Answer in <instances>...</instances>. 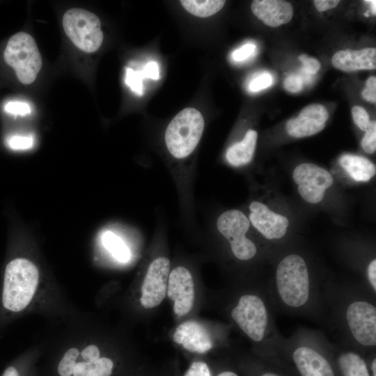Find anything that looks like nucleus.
<instances>
[{
	"mask_svg": "<svg viewBox=\"0 0 376 376\" xmlns=\"http://www.w3.org/2000/svg\"><path fill=\"white\" fill-rule=\"evenodd\" d=\"M39 273L36 266L25 258H16L6 266L2 303L11 311L18 312L31 302L36 290Z\"/></svg>",
	"mask_w": 376,
	"mask_h": 376,
	"instance_id": "f257e3e1",
	"label": "nucleus"
},
{
	"mask_svg": "<svg viewBox=\"0 0 376 376\" xmlns=\"http://www.w3.org/2000/svg\"><path fill=\"white\" fill-rule=\"evenodd\" d=\"M204 126V118L197 109L188 107L180 111L165 132V143L170 154L176 159L188 157L198 146Z\"/></svg>",
	"mask_w": 376,
	"mask_h": 376,
	"instance_id": "f03ea898",
	"label": "nucleus"
},
{
	"mask_svg": "<svg viewBox=\"0 0 376 376\" xmlns=\"http://www.w3.org/2000/svg\"><path fill=\"white\" fill-rule=\"evenodd\" d=\"M276 282L279 295L288 306L299 307L308 301V272L304 258L299 255H288L279 263Z\"/></svg>",
	"mask_w": 376,
	"mask_h": 376,
	"instance_id": "7ed1b4c3",
	"label": "nucleus"
},
{
	"mask_svg": "<svg viewBox=\"0 0 376 376\" xmlns=\"http://www.w3.org/2000/svg\"><path fill=\"white\" fill-rule=\"evenodd\" d=\"M3 59L15 70L18 80L26 85L35 81L42 63L35 40L25 32H18L10 37Z\"/></svg>",
	"mask_w": 376,
	"mask_h": 376,
	"instance_id": "20e7f679",
	"label": "nucleus"
},
{
	"mask_svg": "<svg viewBox=\"0 0 376 376\" xmlns=\"http://www.w3.org/2000/svg\"><path fill=\"white\" fill-rule=\"evenodd\" d=\"M65 33L79 49L93 53L99 49L103 42V33L99 17L82 9L68 10L63 17Z\"/></svg>",
	"mask_w": 376,
	"mask_h": 376,
	"instance_id": "39448f33",
	"label": "nucleus"
},
{
	"mask_svg": "<svg viewBox=\"0 0 376 376\" xmlns=\"http://www.w3.org/2000/svg\"><path fill=\"white\" fill-rule=\"evenodd\" d=\"M250 226L247 217L240 210H229L217 219L219 232L230 242L234 256L242 260H248L257 252L255 244L246 237Z\"/></svg>",
	"mask_w": 376,
	"mask_h": 376,
	"instance_id": "423d86ee",
	"label": "nucleus"
},
{
	"mask_svg": "<svg viewBox=\"0 0 376 376\" xmlns=\"http://www.w3.org/2000/svg\"><path fill=\"white\" fill-rule=\"evenodd\" d=\"M231 317L251 340L264 338L267 326V312L263 300L255 295H242L231 311Z\"/></svg>",
	"mask_w": 376,
	"mask_h": 376,
	"instance_id": "0eeeda50",
	"label": "nucleus"
},
{
	"mask_svg": "<svg viewBox=\"0 0 376 376\" xmlns=\"http://www.w3.org/2000/svg\"><path fill=\"white\" fill-rule=\"evenodd\" d=\"M292 177L298 185V192L306 202H321L325 191L334 183V178L326 169L312 163H303L295 167Z\"/></svg>",
	"mask_w": 376,
	"mask_h": 376,
	"instance_id": "6e6552de",
	"label": "nucleus"
},
{
	"mask_svg": "<svg viewBox=\"0 0 376 376\" xmlns=\"http://www.w3.org/2000/svg\"><path fill=\"white\" fill-rule=\"evenodd\" d=\"M169 273L170 261L167 258L158 257L150 263L141 286L140 301L145 308H155L164 300Z\"/></svg>",
	"mask_w": 376,
	"mask_h": 376,
	"instance_id": "1a4fd4ad",
	"label": "nucleus"
},
{
	"mask_svg": "<svg viewBox=\"0 0 376 376\" xmlns=\"http://www.w3.org/2000/svg\"><path fill=\"white\" fill-rule=\"evenodd\" d=\"M349 328L360 344L376 345V308L366 301H356L350 304L346 312Z\"/></svg>",
	"mask_w": 376,
	"mask_h": 376,
	"instance_id": "9d476101",
	"label": "nucleus"
},
{
	"mask_svg": "<svg viewBox=\"0 0 376 376\" xmlns=\"http://www.w3.org/2000/svg\"><path fill=\"white\" fill-rule=\"evenodd\" d=\"M166 295L174 303V313L179 317L191 309L195 291L192 275L185 267L179 266L169 273Z\"/></svg>",
	"mask_w": 376,
	"mask_h": 376,
	"instance_id": "9b49d317",
	"label": "nucleus"
},
{
	"mask_svg": "<svg viewBox=\"0 0 376 376\" xmlns=\"http://www.w3.org/2000/svg\"><path fill=\"white\" fill-rule=\"evenodd\" d=\"M249 221L267 239H280L287 231L288 219L271 210L265 204L253 201L249 205Z\"/></svg>",
	"mask_w": 376,
	"mask_h": 376,
	"instance_id": "f8f14e48",
	"label": "nucleus"
},
{
	"mask_svg": "<svg viewBox=\"0 0 376 376\" xmlns=\"http://www.w3.org/2000/svg\"><path fill=\"white\" fill-rule=\"evenodd\" d=\"M328 118L329 113L323 105L313 104L304 108L297 118L290 119L285 129L295 138L309 136L322 131Z\"/></svg>",
	"mask_w": 376,
	"mask_h": 376,
	"instance_id": "ddd939ff",
	"label": "nucleus"
},
{
	"mask_svg": "<svg viewBox=\"0 0 376 376\" xmlns=\"http://www.w3.org/2000/svg\"><path fill=\"white\" fill-rule=\"evenodd\" d=\"M173 339L175 343L192 352L203 354L212 347V342L206 329L194 320L180 324L175 329Z\"/></svg>",
	"mask_w": 376,
	"mask_h": 376,
	"instance_id": "4468645a",
	"label": "nucleus"
},
{
	"mask_svg": "<svg viewBox=\"0 0 376 376\" xmlns=\"http://www.w3.org/2000/svg\"><path fill=\"white\" fill-rule=\"evenodd\" d=\"M251 9L259 19L272 27L288 23L293 16L291 3L283 0H254Z\"/></svg>",
	"mask_w": 376,
	"mask_h": 376,
	"instance_id": "2eb2a0df",
	"label": "nucleus"
},
{
	"mask_svg": "<svg viewBox=\"0 0 376 376\" xmlns=\"http://www.w3.org/2000/svg\"><path fill=\"white\" fill-rule=\"evenodd\" d=\"M331 62L338 70L346 72L376 68V49H345L334 54Z\"/></svg>",
	"mask_w": 376,
	"mask_h": 376,
	"instance_id": "dca6fc26",
	"label": "nucleus"
},
{
	"mask_svg": "<svg viewBox=\"0 0 376 376\" xmlns=\"http://www.w3.org/2000/svg\"><path fill=\"white\" fill-rule=\"evenodd\" d=\"M293 360L301 376H334L327 360L308 347L297 348Z\"/></svg>",
	"mask_w": 376,
	"mask_h": 376,
	"instance_id": "f3484780",
	"label": "nucleus"
},
{
	"mask_svg": "<svg viewBox=\"0 0 376 376\" xmlns=\"http://www.w3.org/2000/svg\"><path fill=\"white\" fill-rule=\"evenodd\" d=\"M339 162L349 175L357 182H368L376 173L375 165L362 156L345 154L340 157Z\"/></svg>",
	"mask_w": 376,
	"mask_h": 376,
	"instance_id": "a211bd4d",
	"label": "nucleus"
},
{
	"mask_svg": "<svg viewBox=\"0 0 376 376\" xmlns=\"http://www.w3.org/2000/svg\"><path fill=\"white\" fill-rule=\"evenodd\" d=\"M256 131L249 130L242 141L232 145L226 151L228 162L233 166H240L249 163L254 154L257 141Z\"/></svg>",
	"mask_w": 376,
	"mask_h": 376,
	"instance_id": "6ab92c4d",
	"label": "nucleus"
},
{
	"mask_svg": "<svg viewBox=\"0 0 376 376\" xmlns=\"http://www.w3.org/2000/svg\"><path fill=\"white\" fill-rule=\"evenodd\" d=\"M338 363L343 376H370L366 362L354 352L341 354Z\"/></svg>",
	"mask_w": 376,
	"mask_h": 376,
	"instance_id": "aec40b11",
	"label": "nucleus"
},
{
	"mask_svg": "<svg viewBox=\"0 0 376 376\" xmlns=\"http://www.w3.org/2000/svg\"><path fill=\"white\" fill-rule=\"evenodd\" d=\"M111 359L102 357L91 362H79L76 364L74 376H110L113 368Z\"/></svg>",
	"mask_w": 376,
	"mask_h": 376,
	"instance_id": "412c9836",
	"label": "nucleus"
},
{
	"mask_svg": "<svg viewBox=\"0 0 376 376\" xmlns=\"http://www.w3.org/2000/svg\"><path fill=\"white\" fill-rule=\"evenodd\" d=\"M182 6L189 13L200 17H207L219 12L225 5L223 0H182Z\"/></svg>",
	"mask_w": 376,
	"mask_h": 376,
	"instance_id": "4be33fe9",
	"label": "nucleus"
},
{
	"mask_svg": "<svg viewBox=\"0 0 376 376\" xmlns=\"http://www.w3.org/2000/svg\"><path fill=\"white\" fill-rule=\"evenodd\" d=\"M104 247L118 261L127 263L130 259V251L124 241L111 230H106L102 235Z\"/></svg>",
	"mask_w": 376,
	"mask_h": 376,
	"instance_id": "5701e85b",
	"label": "nucleus"
},
{
	"mask_svg": "<svg viewBox=\"0 0 376 376\" xmlns=\"http://www.w3.org/2000/svg\"><path fill=\"white\" fill-rule=\"evenodd\" d=\"M78 355L79 351L75 347L69 349L65 353L58 366V373L60 376H70L73 374Z\"/></svg>",
	"mask_w": 376,
	"mask_h": 376,
	"instance_id": "b1692460",
	"label": "nucleus"
},
{
	"mask_svg": "<svg viewBox=\"0 0 376 376\" xmlns=\"http://www.w3.org/2000/svg\"><path fill=\"white\" fill-rule=\"evenodd\" d=\"M146 79L143 70L135 71L132 68H126L125 84L138 95H143V80Z\"/></svg>",
	"mask_w": 376,
	"mask_h": 376,
	"instance_id": "393cba45",
	"label": "nucleus"
},
{
	"mask_svg": "<svg viewBox=\"0 0 376 376\" xmlns=\"http://www.w3.org/2000/svg\"><path fill=\"white\" fill-rule=\"evenodd\" d=\"M366 133L361 140V147L363 150L372 154L376 150V122L370 121Z\"/></svg>",
	"mask_w": 376,
	"mask_h": 376,
	"instance_id": "a878e982",
	"label": "nucleus"
},
{
	"mask_svg": "<svg viewBox=\"0 0 376 376\" xmlns=\"http://www.w3.org/2000/svg\"><path fill=\"white\" fill-rule=\"evenodd\" d=\"M33 139L31 135H14L7 139L8 146L13 150H23L32 147Z\"/></svg>",
	"mask_w": 376,
	"mask_h": 376,
	"instance_id": "bb28decb",
	"label": "nucleus"
},
{
	"mask_svg": "<svg viewBox=\"0 0 376 376\" xmlns=\"http://www.w3.org/2000/svg\"><path fill=\"white\" fill-rule=\"evenodd\" d=\"M352 115L354 123L361 130L366 131L370 123L368 112L360 106H354L352 109Z\"/></svg>",
	"mask_w": 376,
	"mask_h": 376,
	"instance_id": "cd10ccee",
	"label": "nucleus"
},
{
	"mask_svg": "<svg viewBox=\"0 0 376 376\" xmlns=\"http://www.w3.org/2000/svg\"><path fill=\"white\" fill-rule=\"evenodd\" d=\"M272 83L273 79L272 75L269 73H263L252 79L249 85V88L252 92H258L269 87Z\"/></svg>",
	"mask_w": 376,
	"mask_h": 376,
	"instance_id": "c85d7f7f",
	"label": "nucleus"
},
{
	"mask_svg": "<svg viewBox=\"0 0 376 376\" xmlns=\"http://www.w3.org/2000/svg\"><path fill=\"white\" fill-rule=\"evenodd\" d=\"M4 110L11 114L25 116L31 113V107L26 103L24 102H9L5 107Z\"/></svg>",
	"mask_w": 376,
	"mask_h": 376,
	"instance_id": "c756f323",
	"label": "nucleus"
},
{
	"mask_svg": "<svg viewBox=\"0 0 376 376\" xmlns=\"http://www.w3.org/2000/svg\"><path fill=\"white\" fill-rule=\"evenodd\" d=\"M184 376H211L207 365L202 361L191 363Z\"/></svg>",
	"mask_w": 376,
	"mask_h": 376,
	"instance_id": "7c9ffc66",
	"label": "nucleus"
},
{
	"mask_svg": "<svg viewBox=\"0 0 376 376\" xmlns=\"http://www.w3.org/2000/svg\"><path fill=\"white\" fill-rule=\"evenodd\" d=\"M361 95L364 100L375 103L376 102V77H370L366 84V88L363 90Z\"/></svg>",
	"mask_w": 376,
	"mask_h": 376,
	"instance_id": "2f4dec72",
	"label": "nucleus"
},
{
	"mask_svg": "<svg viewBox=\"0 0 376 376\" xmlns=\"http://www.w3.org/2000/svg\"><path fill=\"white\" fill-rule=\"evenodd\" d=\"M283 86L287 91L296 93L302 89L303 81L299 76L291 75L285 79Z\"/></svg>",
	"mask_w": 376,
	"mask_h": 376,
	"instance_id": "473e14b6",
	"label": "nucleus"
},
{
	"mask_svg": "<svg viewBox=\"0 0 376 376\" xmlns=\"http://www.w3.org/2000/svg\"><path fill=\"white\" fill-rule=\"evenodd\" d=\"M256 50V45L246 43L233 52L232 57L236 61H242L250 57Z\"/></svg>",
	"mask_w": 376,
	"mask_h": 376,
	"instance_id": "72a5a7b5",
	"label": "nucleus"
},
{
	"mask_svg": "<svg viewBox=\"0 0 376 376\" xmlns=\"http://www.w3.org/2000/svg\"><path fill=\"white\" fill-rule=\"evenodd\" d=\"M299 61L303 64L304 70L309 74H315L320 68V63L315 58L310 57L306 54H301L299 56Z\"/></svg>",
	"mask_w": 376,
	"mask_h": 376,
	"instance_id": "f704fd0d",
	"label": "nucleus"
},
{
	"mask_svg": "<svg viewBox=\"0 0 376 376\" xmlns=\"http://www.w3.org/2000/svg\"><path fill=\"white\" fill-rule=\"evenodd\" d=\"M81 355L86 362H91L100 358V350L97 346L91 345L84 348Z\"/></svg>",
	"mask_w": 376,
	"mask_h": 376,
	"instance_id": "c9c22d12",
	"label": "nucleus"
},
{
	"mask_svg": "<svg viewBox=\"0 0 376 376\" xmlns=\"http://www.w3.org/2000/svg\"><path fill=\"white\" fill-rule=\"evenodd\" d=\"M146 78H150L154 80L159 79V70L157 63L155 61L148 63L143 68Z\"/></svg>",
	"mask_w": 376,
	"mask_h": 376,
	"instance_id": "e433bc0d",
	"label": "nucleus"
},
{
	"mask_svg": "<svg viewBox=\"0 0 376 376\" xmlns=\"http://www.w3.org/2000/svg\"><path fill=\"white\" fill-rule=\"evenodd\" d=\"M340 1L338 0H315L314 5L319 12L326 11L335 8Z\"/></svg>",
	"mask_w": 376,
	"mask_h": 376,
	"instance_id": "4c0bfd02",
	"label": "nucleus"
},
{
	"mask_svg": "<svg viewBox=\"0 0 376 376\" xmlns=\"http://www.w3.org/2000/svg\"><path fill=\"white\" fill-rule=\"evenodd\" d=\"M368 280L374 289L376 291V260L373 259L368 266Z\"/></svg>",
	"mask_w": 376,
	"mask_h": 376,
	"instance_id": "58836bf2",
	"label": "nucleus"
},
{
	"mask_svg": "<svg viewBox=\"0 0 376 376\" xmlns=\"http://www.w3.org/2000/svg\"><path fill=\"white\" fill-rule=\"evenodd\" d=\"M2 376H19L17 370L14 367H8L6 369Z\"/></svg>",
	"mask_w": 376,
	"mask_h": 376,
	"instance_id": "ea45409f",
	"label": "nucleus"
},
{
	"mask_svg": "<svg viewBox=\"0 0 376 376\" xmlns=\"http://www.w3.org/2000/svg\"><path fill=\"white\" fill-rule=\"evenodd\" d=\"M366 2H368L370 4L371 6V9H372V12L374 15H375L376 13V7H375V5H376V1H366Z\"/></svg>",
	"mask_w": 376,
	"mask_h": 376,
	"instance_id": "a19ab883",
	"label": "nucleus"
},
{
	"mask_svg": "<svg viewBox=\"0 0 376 376\" xmlns=\"http://www.w3.org/2000/svg\"><path fill=\"white\" fill-rule=\"evenodd\" d=\"M218 376H237V375L233 372L225 371L220 373Z\"/></svg>",
	"mask_w": 376,
	"mask_h": 376,
	"instance_id": "79ce46f5",
	"label": "nucleus"
},
{
	"mask_svg": "<svg viewBox=\"0 0 376 376\" xmlns=\"http://www.w3.org/2000/svg\"><path fill=\"white\" fill-rule=\"evenodd\" d=\"M371 368L373 370V373L374 375H376V360L375 359H373L372 364H371Z\"/></svg>",
	"mask_w": 376,
	"mask_h": 376,
	"instance_id": "37998d69",
	"label": "nucleus"
},
{
	"mask_svg": "<svg viewBox=\"0 0 376 376\" xmlns=\"http://www.w3.org/2000/svg\"><path fill=\"white\" fill-rule=\"evenodd\" d=\"M262 376H280V375H278L276 374L272 373H264Z\"/></svg>",
	"mask_w": 376,
	"mask_h": 376,
	"instance_id": "c03bdc74",
	"label": "nucleus"
}]
</instances>
